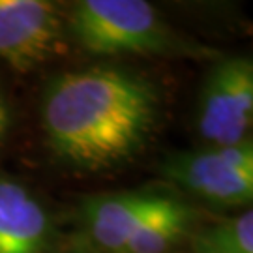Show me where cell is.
I'll return each mask as SVG.
<instances>
[{"label": "cell", "instance_id": "obj_1", "mask_svg": "<svg viewBox=\"0 0 253 253\" xmlns=\"http://www.w3.org/2000/svg\"><path fill=\"white\" fill-rule=\"evenodd\" d=\"M160 96L148 79L113 66L60 75L43 100L49 145L75 167L100 171L133 158L152 135Z\"/></svg>", "mask_w": 253, "mask_h": 253}, {"label": "cell", "instance_id": "obj_2", "mask_svg": "<svg viewBox=\"0 0 253 253\" xmlns=\"http://www.w3.org/2000/svg\"><path fill=\"white\" fill-rule=\"evenodd\" d=\"M70 32L92 54H195L145 0H83L70 13Z\"/></svg>", "mask_w": 253, "mask_h": 253}, {"label": "cell", "instance_id": "obj_3", "mask_svg": "<svg viewBox=\"0 0 253 253\" xmlns=\"http://www.w3.org/2000/svg\"><path fill=\"white\" fill-rule=\"evenodd\" d=\"M162 172L182 188L219 205H248L253 199V143L178 152L165 158Z\"/></svg>", "mask_w": 253, "mask_h": 253}, {"label": "cell", "instance_id": "obj_4", "mask_svg": "<svg viewBox=\"0 0 253 253\" xmlns=\"http://www.w3.org/2000/svg\"><path fill=\"white\" fill-rule=\"evenodd\" d=\"M253 118V64L246 56L219 62L201 92L199 127L214 146H233L248 139Z\"/></svg>", "mask_w": 253, "mask_h": 253}, {"label": "cell", "instance_id": "obj_5", "mask_svg": "<svg viewBox=\"0 0 253 253\" xmlns=\"http://www.w3.org/2000/svg\"><path fill=\"white\" fill-rule=\"evenodd\" d=\"M64 19L47 0H0V60L15 70L45 62L62 40Z\"/></svg>", "mask_w": 253, "mask_h": 253}, {"label": "cell", "instance_id": "obj_6", "mask_svg": "<svg viewBox=\"0 0 253 253\" xmlns=\"http://www.w3.org/2000/svg\"><path fill=\"white\" fill-rule=\"evenodd\" d=\"M51 219L21 182L0 178V253H45Z\"/></svg>", "mask_w": 253, "mask_h": 253}, {"label": "cell", "instance_id": "obj_7", "mask_svg": "<svg viewBox=\"0 0 253 253\" xmlns=\"http://www.w3.org/2000/svg\"><path fill=\"white\" fill-rule=\"evenodd\" d=\"M152 191H127L92 197L84 205V225L90 238L109 253H124L129 236L152 205Z\"/></svg>", "mask_w": 253, "mask_h": 253}, {"label": "cell", "instance_id": "obj_8", "mask_svg": "<svg viewBox=\"0 0 253 253\" xmlns=\"http://www.w3.org/2000/svg\"><path fill=\"white\" fill-rule=\"evenodd\" d=\"M193 210L172 195L156 193L124 253H169L190 231Z\"/></svg>", "mask_w": 253, "mask_h": 253}, {"label": "cell", "instance_id": "obj_9", "mask_svg": "<svg viewBox=\"0 0 253 253\" xmlns=\"http://www.w3.org/2000/svg\"><path fill=\"white\" fill-rule=\"evenodd\" d=\"M191 253H253V212L199 229L191 236Z\"/></svg>", "mask_w": 253, "mask_h": 253}, {"label": "cell", "instance_id": "obj_10", "mask_svg": "<svg viewBox=\"0 0 253 253\" xmlns=\"http://www.w3.org/2000/svg\"><path fill=\"white\" fill-rule=\"evenodd\" d=\"M9 126V109L6 105V101L0 94V137L6 133V129Z\"/></svg>", "mask_w": 253, "mask_h": 253}]
</instances>
